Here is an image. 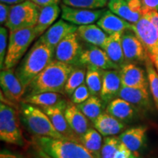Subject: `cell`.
Here are the masks:
<instances>
[{"label":"cell","instance_id":"obj_1","mask_svg":"<svg viewBox=\"0 0 158 158\" xmlns=\"http://www.w3.org/2000/svg\"><path fill=\"white\" fill-rule=\"evenodd\" d=\"M76 67L54 59L27 86L23 98L48 92L64 94L65 84Z\"/></svg>","mask_w":158,"mask_h":158},{"label":"cell","instance_id":"obj_2","mask_svg":"<svg viewBox=\"0 0 158 158\" xmlns=\"http://www.w3.org/2000/svg\"><path fill=\"white\" fill-rule=\"evenodd\" d=\"M55 50L38 39L23 57L15 72L24 91L31 81L54 60Z\"/></svg>","mask_w":158,"mask_h":158},{"label":"cell","instance_id":"obj_3","mask_svg":"<svg viewBox=\"0 0 158 158\" xmlns=\"http://www.w3.org/2000/svg\"><path fill=\"white\" fill-rule=\"evenodd\" d=\"M19 111L21 123L31 135L64 139L54 127L47 114L40 107L21 101Z\"/></svg>","mask_w":158,"mask_h":158},{"label":"cell","instance_id":"obj_4","mask_svg":"<svg viewBox=\"0 0 158 158\" xmlns=\"http://www.w3.org/2000/svg\"><path fill=\"white\" fill-rule=\"evenodd\" d=\"M31 143L52 158H97L82 143L70 140L33 136Z\"/></svg>","mask_w":158,"mask_h":158},{"label":"cell","instance_id":"obj_5","mask_svg":"<svg viewBox=\"0 0 158 158\" xmlns=\"http://www.w3.org/2000/svg\"><path fill=\"white\" fill-rule=\"evenodd\" d=\"M19 111L9 105L0 104V139L5 143L24 147L26 141L20 127Z\"/></svg>","mask_w":158,"mask_h":158},{"label":"cell","instance_id":"obj_6","mask_svg":"<svg viewBox=\"0 0 158 158\" xmlns=\"http://www.w3.org/2000/svg\"><path fill=\"white\" fill-rule=\"evenodd\" d=\"M36 38L35 27L10 31L8 47L3 70L14 68L17 66Z\"/></svg>","mask_w":158,"mask_h":158},{"label":"cell","instance_id":"obj_7","mask_svg":"<svg viewBox=\"0 0 158 158\" xmlns=\"http://www.w3.org/2000/svg\"><path fill=\"white\" fill-rule=\"evenodd\" d=\"M38 13V6L30 0L11 5L5 27L10 31L35 27L37 22Z\"/></svg>","mask_w":158,"mask_h":158},{"label":"cell","instance_id":"obj_8","mask_svg":"<svg viewBox=\"0 0 158 158\" xmlns=\"http://www.w3.org/2000/svg\"><path fill=\"white\" fill-rule=\"evenodd\" d=\"M133 30L147 51L153 64L158 59V31L146 15H143L136 23L132 24Z\"/></svg>","mask_w":158,"mask_h":158},{"label":"cell","instance_id":"obj_9","mask_svg":"<svg viewBox=\"0 0 158 158\" xmlns=\"http://www.w3.org/2000/svg\"><path fill=\"white\" fill-rule=\"evenodd\" d=\"M80 40L76 31L68 35L55 48L54 59L65 64L82 66L80 59L84 48Z\"/></svg>","mask_w":158,"mask_h":158},{"label":"cell","instance_id":"obj_10","mask_svg":"<svg viewBox=\"0 0 158 158\" xmlns=\"http://www.w3.org/2000/svg\"><path fill=\"white\" fill-rule=\"evenodd\" d=\"M0 86L1 100L9 101L11 106H15L16 102H21L24 89L13 68L1 70Z\"/></svg>","mask_w":158,"mask_h":158},{"label":"cell","instance_id":"obj_11","mask_svg":"<svg viewBox=\"0 0 158 158\" xmlns=\"http://www.w3.org/2000/svg\"><path fill=\"white\" fill-rule=\"evenodd\" d=\"M122 44L126 63L145 64L149 57L141 40L133 30L127 29L124 31L122 35Z\"/></svg>","mask_w":158,"mask_h":158},{"label":"cell","instance_id":"obj_12","mask_svg":"<svg viewBox=\"0 0 158 158\" xmlns=\"http://www.w3.org/2000/svg\"><path fill=\"white\" fill-rule=\"evenodd\" d=\"M62 19L76 26L92 24L97 22L106 9H84L69 7L62 4Z\"/></svg>","mask_w":158,"mask_h":158},{"label":"cell","instance_id":"obj_13","mask_svg":"<svg viewBox=\"0 0 158 158\" xmlns=\"http://www.w3.org/2000/svg\"><path fill=\"white\" fill-rule=\"evenodd\" d=\"M122 86L149 90L147 71L134 63H126L119 69Z\"/></svg>","mask_w":158,"mask_h":158},{"label":"cell","instance_id":"obj_14","mask_svg":"<svg viewBox=\"0 0 158 158\" xmlns=\"http://www.w3.org/2000/svg\"><path fill=\"white\" fill-rule=\"evenodd\" d=\"M80 62L82 66L92 65L102 70L120 69L110 60L109 56L103 49L92 45H89L86 49L83 50Z\"/></svg>","mask_w":158,"mask_h":158},{"label":"cell","instance_id":"obj_15","mask_svg":"<svg viewBox=\"0 0 158 158\" xmlns=\"http://www.w3.org/2000/svg\"><path fill=\"white\" fill-rule=\"evenodd\" d=\"M78 27L76 25L69 23L62 19L49 27L38 39L51 48L55 50L62 40L71 33L76 31Z\"/></svg>","mask_w":158,"mask_h":158},{"label":"cell","instance_id":"obj_16","mask_svg":"<svg viewBox=\"0 0 158 158\" xmlns=\"http://www.w3.org/2000/svg\"><path fill=\"white\" fill-rule=\"evenodd\" d=\"M122 86L119 70H102V84L100 98L107 106V105L118 98Z\"/></svg>","mask_w":158,"mask_h":158},{"label":"cell","instance_id":"obj_17","mask_svg":"<svg viewBox=\"0 0 158 158\" xmlns=\"http://www.w3.org/2000/svg\"><path fill=\"white\" fill-rule=\"evenodd\" d=\"M66 108V107H65ZM64 107L55 106V107L40 108L52 122L54 127L62 135L64 139L81 143V139L76 133L71 129L64 116Z\"/></svg>","mask_w":158,"mask_h":158},{"label":"cell","instance_id":"obj_18","mask_svg":"<svg viewBox=\"0 0 158 158\" xmlns=\"http://www.w3.org/2000/svg\"><path fill=\"white\" fill-rule=\"evenodd\" d=\"M106 113L127 124L135 121L139 115V110L124 99L116 98L107 105Z\"/></svg>","mask_w":158,"mask_h":158},{"label":"cell","instance_id":"obj_19","mask_svg":"<svg viewBox=\"0 0 158 158\" xmlns=\"http://www.w3.org/2000/svg\"><path fill=\"white\" fill-rule=\"evenodd\" d=\"M118 98L129 102L140 112L149 111L152 108L149 90L122 86Z\"/></svg>","mask_w":158,"mask_h":158},{"label":"cell","instance_id":"obj_20","mask_svg":"<svg viewBox=\"0 0 158 158\" xmlns=\"http://www.w3.org/2000/svg\"><path fill=\"white\" fill-rule=\"evenodd\" d=\"M64 116L71 129L80 139L91 127L90 120L71 101L68 102L64 109Z\"/></svg>","mask_w":158,"mask_h":158},{"label":"cell","instance_id":"obj_21","mask_svg":"<svg viewBox=\"0 0 158 158\" xmlns=\"http://www.w3.org/2000/svg\"><path fill=\"white\" fill-rule=\"evenodd\" d=\"M147 128L144 126H137L128 128L118 135L120 141L133 152L138 154L147 142Z\"/></svg>","mask_w":158,"mask_h":158},{"label":"cell","instance_id":"obj_22","mask_svg":"<svg viewBox=\"0 0 158 158\" xmlns=\"http://www.w3.org/2000/svg\"><path fill=\"white\" fill-rule=\"evenodd\" d=\"M64 96V94L59 92H43V93L23 97L21 101L39 106L40 108L55 107V106L65 108L68 101Z\"/></svg>","mask_w":158,"mask_h":158},{"label":"cell","instance_id":"obj_23","mask_svg":"<svg viewBox=\"0 0 158 158\" xmlns=\"http://www.w3.org/2000/svg\"><path fill=\"white\" fill-rule=\"evenodd\" d=\"M97 24L108 35L116 32H124L127 29L132 30V23L114 14L110 10H106L100 19L97 21Z\"/></svg>","mask_w":158,"mask_h":158},{"label":"cell","instance_id":"obj_24","mask_svg":"<svg viewBox=\"0 0 158 158\" xmlns=\"http://www.w3.org/2000/svg\"><path fill=\"white\" fill-rule=\"evenodd\" d=\"M38 19L35 27L37 38L54 24L60 14H62V8L59 5L38 6Z\"/></svg>","mask_w":158,"mask_h":158},{"label":"cell","instance_id":"obj_25","mask_svg":"<svg viewBox=\"0 0 158 158\" xmlns=\"http://www.w3.org/2000/svg\"><path fill=\"white\" fill-rule=\"evenodd\" d=\"M95 129L102 136H114L125 129V123L114 117L110 114L103 112L92 122Z\"/></svg>","mask_w":158,"mask_h":158},{"label":"cell","instance_id":"obj_26","mask_svg":"<svg viewBox=\"0 0 158 158\" xmlns=\"http://www.w3.org/2000/svg\"><path fill=\"white\" fill-rule=\"evenodd\" d=\"M80 39L89 45L103 48L108 35L97 24L78 26L76 31Z\"/></svg>","mask_w":158,"mask_h":158},{"label":"cell","instance_id":"obj_27","mask_svg":"<svg viewBox=\"0 0 158 158\" xmlns=\"http://www.w3.org/2000/svg\"><path fill=\"white\" fill-rule=\"evenodd\" d=\"M122 34L123 32H116L115 34L108 35L107 40L102 48L110 60L119 68L126 64L122 44Z\"/></svg>","mask_w":158,"mask_h":158},{"label":"cell","instance_id":"obj_28","mask_svg":"<svg viewBox=\"0 0 158 158\" xmlns=\"http://www.w3.org/2000/svg\"><path fill=\"white\" fill-rule=\"evenodd\" d=\"M107 6L114 14L118 15L132 24L137 23L143 15L141 12L134 10L125 0L109 1Z\"/></svg>","mask_w":158,"mask_h":158},{"label":"cell","instance_id":"obj_29","mask_svg":"<svg viewBox=\"0 0 158 158\" xmlns=\"http://www.w3.org/2000/svg\"><path fill=\"white\" fill-rule=\"evenodd\" d=\"M76 106L92 122L103 113L105 107H106L102 99L96 95H91L86 101Z\"/></svg>","mask_w":158,"mask_h":158},{"label":"cell","instance_id":"obj_30","mask_svg":"<svg viewBox=\"0 0 158 158\" xmlns=\"http://www.w3.org/2000/svg\"><path fill=\"white\" fill-rule=\"evenodd\" d=\"M102 143V135L94 127H91L81 138V143L97 158H100Z\"/></svg>","mask_w":158,"mask_h":158},{"label":"cell","instance_id":"obj_31","mask_svg":"<svg viewBox=\"0 0 158 158\" xmlns=\"http://www.w3.org/2000/svg\"><path fill=\"white\" fill-rule=\"evenodd\" d=\"M102 70L97 67L86 66V83L92 95L100 96L102 84Z\"/></svg>","mask_w":158,"mask_h":158},{"label":"cell","instance_id":"obj_32","mask_svg":"<svg viewBox=\"0 0 158 158\" xmlns=\"http://www.w3.org/2000/svg\"><path fill=\"white\" fill-rule=\"evenodd\" d=\"M86 66H76L72 71L65 84L64 93L70 98L74 91L86 81Z\"/></svg>","mask_w":158,"mask_h":158},{"label":"cell","instance_id":"obj_33","mask_svg":"<svg viewBox=\"0 0 158 158\" xmlns=\"http://www.w3.org/2000/svg\"><path fill=\"white\" fill-rule=\"evenodd\" d=\"M145 66L149 81L150 93L152 96L154 103L158 111V73L149 58L146 62Z\"/></svg>","mask_w":158,"mask_h":158},{"label":"cell","instance_id":"obj_34","mask_svg":"<svg viewBox=\"0 0 158 158\" xmlns=\"http://www.w3.org/2000/svg\"><path fill=\"white\" fill-rule=\"evenodd\" d=\"M69 7L84 9H102L108 5V0H62Z\"/></svg>","mask_w":158,"mask_h":158},{"label":"cell","instance_id":"obj_35","mask_svg":"<svg viewBox=\"0 0 158 158\" xmlns=\"http://www.w3.org/2000/svg\"><path fill=\"white\" fill-rule=\"evenodd\" d=\"M121 143L122 142L118 137L116 136L105 137L100 151V158H113Z\"/></svg>","mask_w":158,"mask_h":158},{"label":"cell","instance_id":"obj_36","mask_svg":"<svg viewBox=\"0 0 158 158\" xmlns=\"http://www.w3.org/2000/svg\"><path fill=\"white\" fill-rule=\"evenodd\" d=\"M8 47V31L5 27L0 28V68L4 69V64Z\"/></svg>","mask_w":158,"mask_h":158},{"label":"cell","instance_id":"obj_37","mask_svg":"<svg viewBox=\"0 0 158 158\" xmlns=\"http://www.w3.org/2000/svg\"><path fill=\"white\" fill-rule=\"evenodd\" d=\"M91 95L92 94L89 90L88 86H86V83H84L74 91V92L70 98V101L76 105L81 104L86 101Z\"/></svg>","mask_w":158,"mask_h":158},{"label":"cell","instance_id":"obj_38","mask_svg":"<svg viewBox=\"0 0 158 158\" xmlns=\"http://www.w3.org/2000/svg\"><path fill=\"white\" fill-rule=\"evenodd\" d=\"M113 158H141L139 154L135 153L121 143Z\"/></svg>","mask_w":158,"mask_h":158},{"label":"cell","instance_id":"obj_39","mask_svg":"<svg viewBox=\"0 0 158 158\" xmlns=\"http://www.w3.org/2000/svg\"><path fill=\"white\" fill-rule=\"evenodd\" d=\"M29 154L32 158H52L44 151H43L40 148L31 142L30 147L29 148Z\"/></svg>","mask_w":158,"mask_h":158},{"label":"cell","instance_id":"obj_40","mask_svg":"<svg viewBox=\"0 0 158 158\" xmlns=\"http://www.w3.org/2000/svg\"><path fill=\"white\" fill-rule=\"evenodd\" d=\"M143 14L151 10L158 12V0H141Z\"/></svg>","mask_w":158,"mask_h":158},{"label":"cell","instance_id":"obj_41","mask_svg":"<svg viewBox=\"0 0 158 158\" xmlns=\"http://www.w3.org/2000/svg\"><path fill=\"white\" fill-rule=\"evenodd\" d=\"M11 5L7 4L2 3L0 4V23L1 25H5L8 18L10 10Z\"/></svg>","mask_w":158,"mask_h":158},{"label":"cell","instance_id":"obj_42","mask_svg":"<svg viewBox=\"0 0 158 158\" xmlns=\"http://www.w3.org/2000/svg\"><path fill=\"white\" fill-rule=\"evenodd\" d=\"M0 158H30L27 156H25L22 154H19L16 152L9 151L7 149L2 150L0 152Z\"/></svg>","mask_w":158,"mask_h":158},{"label":"cell","instance_id":"obj_43","mask_svg":"<svg viewBox=\"0 0 158 158\" xmlns=\"http://www.w3.org/2000/svg\"><path fill=\"white\" fill-rule=\"evenodd\" d=\"M146 15L148 19L151 21L152 23L155 26V28L158 31V12L156 10H151L143 14Z\"/></svg>","mask_w":158,"mask_h":158},{"label":"cell","instance_id":"obj_44","mask_svg":"<svg viewBox=\"0 0 158 158\" xmlns=\"http://www.w3.org/2000/svg\"><path fill=\"white\" fill-rule=\"evenodd\" d=\"M37 6H48L59 5L61 0H30Z\"/></svg>","mask_w":158,"mask_h":158},{"label":"cell","instance_id":"obj_45","mask_svg":"<svg viewBox=\"0 0 158 158\" xmlns=\"http://www.w3.org/2000/svg\"><path fill=\"white\" fill-rule=\"evenodd\" d=\"M2 3L7 4V5H18V4L22 3L23 2L26 1V0H0Z\"/></svg>","mask_w":158,"mask_h":158},{"label":"cell","instance_id":"obj_46","mask_svg":"<svg viewBox=\"0 0 158 158\" xmlns=\"http://www.w3.org/2000/svg\"><path fill=\"white\" fill-rule=\"evenodd\" d=\"M154 65H155L156 70H157V73H158V59H157V61H156V62H155V63H154Z\"/></svg>","mask_w":158,"mask_h":158},{"label":"cell","instance_id":"obj_47","mask_svg":"<svg viewBox=\"0 0 158 158\" xmlns=\"http://www.w3.org/2000/svg\"><path fill=\"white\" fill-rule=\"evenodd\" d=\"M126 2H131L132 0H125Z\"/></svg>","mask_w":158,"mask_h":158},{"label":"cell","instance_id":"obj_48","mask_svg":"<svg viewBox=\"0 0 158 158\" xmlns=\"http://www.w3.org/2000/svg\"><path fill=\"white\" fill-rule=\"evenodd\" d=\"M108 2H109V1H116V0H108Z\"/></svg>","mask_w":158,"mask_h":158}]
</instances>
